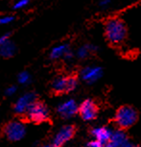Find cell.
<instances>
[{"label":"cell","instance_id":"cell-2","mask_svg":"<svg viewBox=\"0 0 141 147\" xmlns=\"http://www.w3.org/2000/svg\"><path fill=\"white\" fill-rule=\"evenodd\" d=\"M137 112L134 108L131 106H122L116 111L114 115V121L119 128L128 129L134 126L137 120Z\"/></svg>","mask_w":141,"mask_h":147},{"label":"cell","instance_id":"cell-17","mask_svg":"<svg viewBox=\"0 0 141 147\" xmlns=\"http://www.w3.org/2000/svg\"><path fill=\"white\" fill-rule=\"evenodd\" d=\"M29 2L30 0H17L15 3V5H13V9L15 10L23 9V8H25L29 4Z\"/></svg>","mask_w":141,"mask_h":147},{"label":"cell","instance_id":"cell-20","mask_svg":"<svg viewBox=\"0 0 141 147\" xmlns=\"http://www.w3.org/2000/svg\"><path fill=\"white\" fill-rule=\"evenodd\" d=\"M87 147H101L103 146V144H102L100 141H98L97 140H89L88 142L87 143Z\"/></svg>","mask_w":141,"mask_h":147},{"label":"cell","instance_id":"cell-12","mask_svg":"<svg viewBox=\"0 0 141 147\" xmlns=\"http://www.w3.org/2000/svg\"><path fill=\"white\" fill-rule=\"evenodd\" d=\"M112 131L113 130L109 128V127L98 126L92 129L91 135H92V138L94 140H97L98 141H100L104 146V145H107V144H109L110 138H111Z\"/></svg>","mask_w":141,"mask_h":147},{"label":"cell","instance_id":"cell-3","mask_svg":"<svg viewBox=\"0 0 141 147\" xmlns=\"http://www.w3.org/2000/svg\"><path fill=\"white\" fill-rule=\"evenodd\" d=\"M4 135L7 140L15 142L21 140L26 135V126L20 120H12L4 128Z\"/></svg>","mask_w":141,"mask_h":147},{"label":"cell","instance_id":"cell-14","mask_svg":"<svg viewBox=\"0 0 141 147\" xmlns=\"http://www.w3.org/2000/svg\"><path fill=\"white\" fill-rule=\"evenodd\" d=\"M16 47L12 40H8L4 43L0 44V56L3 58H11L15 54Z\"/></svg>","mask_w":141,"mask_h":147},{"label":"cell","instance_id":"cell-19","mask_svg":"<svg viewBox=\"0 0 141 147\" xmlns=\"http://www.w3.org/2000/svg\"><path fill=\"white\" fill-rule=\"evenodd\" d=\"M16 90H17V88H16L15 86H10V87H8L6 88V90H5V94H6L7 96H13L15 94Z\"/></svg>","mask_w":141,"mask_h":147},{"label":"cell","instance_id":"cell-4","mask_svg":"<svg viewBox=\"0 0 141 147\" xmlns=\"http://www.w3.org/2000/svg\"><path fill=\"white\" fill-rule=\"evenodd\" d=\"M78 87V79L75 76H59L52 82V90L56 93L73 91Z\"/></svg>","mask_w":141,"mask_h":147},{"label":"cell","instance_id":"cell-9","mask_svg":"<svg viewBox=\"0 0 141 147\" xmlns=\"http://www.w3.org/2000/svg\"><path fill=\"white\" fill-rule=\"evenodd\" d=\"M79 115L85 121H92L98 115V107L91 99L83 101L79 106Z\"/></svg>","mask_w":141,"mask_h":147},{"label":"cell","instance_id":"cell-10","mask_svg":"<svg viewBox=\"0 0 141 147\" xmlns=\"http://www.w3.org/2000/svg\"><path fill=\"white\" fill-rule=\"evenodd\" d=\"M134 145V144L129 138L124 129L121 128L113 130L111 138H110L109 142L107 144V146L110 147H132Z\"/></svg>","mask_w":141,"mask_h":147},{"label":"cell","instance_id":"cell-8","mask_svg":"<svg viewBox=\"0 0 141 147\" xmlns=\"http://www.w3.org/2000/svg\"><path fill=\"white\" fill-rule=\"evenodd\" d=\"M57 113L63 119H70L79 113V105L74 99H67L58 105Z\"/></svg>","mask_w":141,"mask_h":147},{"label":"cell","instance_id":"cell-21","mask_svg":"<svg viewBox=\"0 0 141 147\" xmlns=\"http://www.w3.org/2000/svg\"><path fill=\"white\" fill-rule=\"evenodd\" d=\"M10 33H7V34L1 35L0 36V44L4 43L5 41H7L8 40H10Z\"/></svg>","mask_w":141,"mask_h":147},{"label":"cell","instance_id":"cell-15","mask_svg":"<svg viewBox=\"0 0 141 147\" xmlns=\"http://www.w3.org/2000/svg\"><path fill=\"white\" fill-rule=\"evenodd\" d=\"M96 50H97V46L93 45V44H85V45H82L77 49L76 56L79 59H87L90 55V53Z\"/></svg>","mask_w":141,"mask_h":147},{"label":"cell","instance_id":"cell-16","mask_svg":"<svg viewBox=\"0 0 141 147\" xmlns=\"http://www.w3.org/2000/svg\"><path fill=\"white\" fill-rule=\"evenodd\" d=\"M17 82L20 85H27L31 82V75L27 71H21L17 75Z\"/></svg>","mask_w":141,"mask_h":147},{"label":"cell","instance_id":"cell-11","mask_svg":"<svg viewBox=\"0 0 141 147\" xmlns=\"http://www.w3.org/2000/svg\"><path fill=\"white\" fill-rule=\"evenodd\" d=\"M103 75V69L98 65H88L82 69L81 79L87 84H94L101 79Z\"/></svg>","mask_w":141,"mask_h":147},{"label":"cell","instance_id":"cell-18","mask_svg":"<svg viewBox=\"0 0 141 147\" xmlns=\"http://www.w3.org/2000/svg\"><path fill=\"white\" fill-rule=\"evenodd\" d=\"M13 16H0V25H7V24L12 23L13 21Z\"/></svg>","mask_w":141,"mask_h":147},{"label":"cell","instance_id":"cell-5","mask_svg":"<svg viewBox=\"0 0 141 147\" xmlns=\"http://www.w3.org/2000/svg\"><path fill=\"white\" fill-rule=\"evenodd\" d=\"M26 116L34 123H42L49 117V110L45 104L36 101L26 113Z\"/></svg>","mask_w":141,"mask_h":147},{"label":"cell","instance_id":"cell-22","mask_svg":"<svg viewBox=\"0 0 141 147\" xmlns=\"http://www.w3.org/2000/svg\"><path fill=\"white\" fill-rule=\"evenodd\" d=\"M110 4V0H100L99 1V6L101 8H105L107 6H109Z\"/></svg>","mask_w":141,"mask_h":147},{"label":"cell","instance_id":"cell-7","mask_svg":"<svg viewBox=\"0 0 141 147\" xmlns=\"http://www.w3.org/2000/svg\"><path fill=\"white\" fill-rule=\"evenodd\" d=\"M36 101H37V94L33 91L22 94L20 97H18V99L15 103V106H13L15 113L17 115H26L30 107Z\"/></svg>","mask_w":141,"mask_h":147},{"label":"cell","instance_id":"cell-1","mask_svg":"<svg viewBox=\"0 0 141 147\" xmlns=\"http://www.w3.org/2000/svg\"><path fill=\"white\" fill-rule=\"evenodd\" d=\"M105 36L107 41L113 45L122 43L127 38V27L123 20L111 18L105 25Z\"/></svg>","mask_w":141,"mask_h":147},{"label":"cell","instance_id":"cell-13","mask_svg":"<svg viewBox=\"0 0 141 147\" xmlns=\"http://www.w3.org/2000/svg\"><path fill=\"white\" fill-rule=\"evenodd\" d=\"M70 46L67 43H62L59 44V45L54 46L53 48L51 49L50 54H49V57L52 60H59V59H64L66 54L70 51Z\"/></svg>","mask_w":141,"mask_h":147},{"label":"cell","instance_id":"cell-6","mask_svg":"<svg viewBox=\"0 0 141 147\" xmlns=\"http://www.w3.org/2000/svg\"><path fill=\"white\" fill-rule=\"evenodd\" d=\"M75 135V128L72 125H64L55 134L53 140H52L50 146L60 147L67 143L68 141L72 140Z\"/></svg>","mask_w":141,"mask_h":147}]
</instances>
